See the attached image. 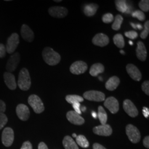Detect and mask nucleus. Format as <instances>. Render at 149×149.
Returning <instances> with one entry per match:
<instances>
[{
	"label": "nucleus",
	"mask_w": 149,
	"mask_h": 149,
	"mask_svg": "<svg viewBox=\"0 0 149 149\" xmlns=\"http://www.w3.org/2000/svg\"><path fill=\"white\" fill-rule=\"evenodd\" d=\"M42 56L44 61L50 66L56 65L61 60L60 54L50 47H46L43 49Z\"/></svg>",
	"instance_id": "nucleus-1"
},
{
	"label": "nucleus",
	"mask_w": 149,
	"mask_h": 149,
	"mask_svg": "<svg viewBox=\"0 0 149 149\" xmlns=\"http://www.w3.org/2000/svg\"><path fill=\"white\" fill-rule=\"evenodd\" d=\"M31 79L28 70L26 68L21 70L18 80V86L22 91H28L31 86Z\"/></svg>",
	"instance_id": "nucleus-2"
},
{
	"label": "nucleus",
	"mask_w": 149,
	"mask_h": 149,
	"mask_svg": "<svg viewBox=\"0 0 149 149\" xmlns=\"http://www.w3.org/2000/svg\"><path fill=\"white\" fill-rule=\"evenodd\" d=\"M28 102L31 106L34 112L37 114H40L44 111L45 107L43 102L40 97L36 95H32L28 97Z\"/></svg>",
	"instance_id": "nucleus-3"
},
{
	"label": "nucleus",
	"mask_w": 149,
	"mask_h": 149,
	"mask_svg": "<svg viewBox=\"0 0 149 149\" xmlns=\"http://www.w3.org/2000/svg\"><path fill=\"white\" fill-rule=\"evenodd\" d=\"M19 43V36L17 33H12L8 38L6 43V52L8 54H12L15 52Z\"/></svg>",
	"instance_id": "nucleus-4"
},
{
	"label": "nucleus",
	"mask_w": 149,
	"mask_h": 149,
	"mask_svg": "<svg viewBox=\"0 0 149 149\" xmlns=\"http://www.w3.org/2000/svg\"><path fill=\"white\" fill-rule=\"evenodd\" d=\"M126 134L130 141L133 143H137L141 139V135L138 129L132 124H128L126 127Z\"/></svg>",
	"instance_id": "nucleus-5"
},
{
	"label": "nucleus",
	"mask_w": 149,
	"mask_h": 149,
	"mask_svg": "<svg viewBox=\"0 0 149 149\" xmlns=\"http://www.w3.org/2000/svg\"><path fill=\"white\" fill-rule=\"evenodd\" d=\"M84 97L86 100L91 101L102 102L105 100V95L100 91L91 90L85 92L84 95Z\"/></svg>",
	"instance_id": "nucleus-6"
},
{
	"label": "nucleus",
	"mask_w": 149,
	"mask_h": 149,
	"mask_svg": "<svg viewBox=\"0 0 149 149\" xmlns=\"http://www.w3.org/2000/svg\"><path fill=\"white\" fill-rule=\"evenodd\" d=\"M14 141V132L10 127L4 129L2 133V142L6 147H10Z\"/></svg>",
	"instance_id": "nucleus-7"
},
{
	"label": "nucleus",
	"mask_w": 149,
	"mask_h": 149,
	"mask_svg": "<svg viewBox=\"0 0 149 149\" xmlns=\"http://www.w3.org/2000/svg\"><path fill=\"white\" fill-rule=\"evenodd\" d=\"M88 69V65L82 61H77L72 64L70 68V72L74 74H82Z\"/></svg>",
	"instance_id": "nucleus-8"
},
{
	"label": "nucleus",
	"mask_w": 149,
	"mask_h": 149,
	"mask_svg": "<svg viewBox=\"0 0 149 149\" xmlns=\"http://www.w3.org/2000/svg\"><path fill=\"white\" fill-rule=\"evenodd\" d=\"M19 61L20 55L18 53H15L11 55L6 66V69L7 72L11 73L12 72L14 71L17 69Z\"/></svg>",
	"instance_id": "nucleus-9"
},
{
	"label": "nucleus",
	"mask_w": 149,
	"mask_h": 149,
	"mask_svg": "<svg viewBox=\"0 0 149 149\" xmlns=\"http://www.w3.org/2000/svg\"><path fill=\"white\" fill-rule=\"evenodd\" d=\"M48 12L49 15L54 18H61L67 16L68 13V10L66 8L61 6H53L51 7Z\"/></svg>",
	"instance_id": "nucleus-10"
},
{
	"label": "nucleus",
	"mask_w": 149,
	"mask_h": 149,
	"mask_svg": "<svg viewBox=\"0 0 149 149\" xmlns=\"http://www.w3.org/2000/svg\"><path fill=\"white\" fill-rule=\"evenodd\" d=\"M16 114L19 119L26 121L30 117V111L28 107L24 104H19L16 107Z\"/></svg>",
	"instance_id": "nucleus-11"
},
{
	"label": "nucleus",
	"mask_w": 149,
	"mask_h": 149,
	"mask_svg": "<svg viewBox=\"0 0 149 149\" xmlns=\"http://www.w3.org/2000/svg\"><path fill=\"white\" fill-rule=\"evenodd\" d=\"M123 109L131 117L135 118L138 116L139 112L136 107L129 100H125L123 102Z\"/></svg>",
	"instance_id": "nucleus-12"
},
{
	"label": "nucleus",
	"mask_w": 149,
	"mask_h": 149,
	"mask_svg": "<svg viewBox=\"0 0 149 149\" xmlns=\"http://www.w3.org/2000/svg\"><path fill=\"white\" fill-rule=\"evenodd\" d=\"M104 105L112 114L117 113L119 109V102L114 97L107 98L104 103Z\"/></svg>",
	"instance_id": "nucleus-13"
},
{
	"label": "nucleus",
	"mask_w": 149,
	"mask_h": 149,
	"mask_svg": "<svg viewBox=\"0 0 149 149\" xmlns=\"http://www.w3.org/2000/svg\"><path fill=\"white\" fill-rule=\"evenodd\" d=\"M128 74L133 80L139 81L141 80L142 75L138 68L134 64H129L126 66Z\"/></svg>",
	"instance_id": "nucleus-14"
},
{
	"label": "nucleus",
	"mask_w": 149,
	"mask_h": 149,
	"mask_svg": "<svg viewBox=\"0 0 149 149\" xmlns=\"http://www.w3.org/2000/svg\"><path fill=\"white\" fill-rule=\"evenodd\" d=\"M93 133L98 135L108 136L112 134V129L109 124L101 125L95 127L93 129Z\"/></svg>",
	"instance_id": "nucleus-15"
},
{
	"label": "nucleus",
	"mask_w": 149,
	"mask_h": 149,
	"mask_svg": "<svg viewBox=\"0 0 149 149\" xmlns=\"http://www.w3.org/2000/svg\"><path fill=\"white\" fill-rule=\"evenodd\" d=\"M66 118L70 122L74 125H81L85 123V119L80 114L73 111L67 113Z\"/></svg>",
	"instance_id": "nucleus-16"
},
{
	"label": "nucleus",
	"mask_w": 149,
	"mask_h": 149,
	"mask_svg": "<svg viewBox=\"0 0 149 149\" xmlns=\"http://www.w3.org/2000/svg\"><path fill=\"white\" fill-rule=\"evenodd\" d=\"M109 42L108 37L103 33H98L92 39V43L96 46L103 47L107 45Z\"/></svg>",
	"instance_id": "nucleus-17"
},
{
	"label": "nucleus",
	"mask_w": 149,
	"mask_h": 149,
	"mask_svg": "<svg viewBox=\"0 0 149 149\" xmlns=\"http://www.w3.org/2000/svg\"><path fill=\"white\" fill-rule=\"evenodd\" d=\"M4 81L7 87L11 90H15L17 88L15 76L11 72H6L3 74Z\"/></svg>",
	"instance_id": "nucleus-18"
},
{
	"label": "nucleus",
	"mask_w": 149,
	"mask_h": 149,
	"mask_svg": "<svg viewBox=\"0 0 149 149\" xmlns=\"http://www.w3.org/2000/svg\"><path fill=\"white\" fill-rule=\"evenodd\" d=\"M21 33L23 39L28 42H32L34 38V34L33 31L26 24L22 25Z\"/></svg>",
	"instance_id": "nucleus-19"
},
{
	"label": "nucleus",
	"mask_w": 149,
	"mask_h": 149,
	"mask_svg": "<svg viewBox=\"0 0 149 149\" xmlns=\"http://www.w3.org/2000/svg\"><path fill=\"white\" fill-rule=\"evenodd\" d=\"M136 53L138 59L142 61H145L147 58V51L144 43L142 42L139 41L137 43Z\"/></svg>",
	"instance_id": "nucleus-20"
},
{
	"label": "nucleus",
	"mask_w": 149,
	"mask_h": 149,
	"mask_svg": "<svg viewBox=\"0 0 149 149\" xmlns=\"http://www.w3.org/2000/svg\"><path fill=\"white\" fill-rule=\"evenodd\" d=\"M119 84H120L119 78L117 76H114L110 77L109 80L107 81L106 83V88L108 90L113 91L116 90Z\"/></svg>",
	"instance_id": "nucleus-21"
},
{
	"label": "nucleus",
	"mask_w": 149,
	"mask_h": 149,
	"mask_svg": "<svg viewBox=\"0 0 149 149\" xmlns=\"http://www.w3.org/2000/svg\"><path fill=\"white\" fill-rule=\"evenodd\" d=\"M63 144L65 149H79L77 144L71 136L67 135L64 137Z\"/></svg>",
	"instance_id": "nucleus-22"
},
{
	"label": "nucleus",
	"mask_w": 149,
	"mask_h": 149,
	"mask_svg": "<svg viewBox=\"0 0 149 149\" xmlns=\"http://www.w3.org/2000/svg\"><path fill=\"white\" fill-rule=\"evenodd\" d=\"M98 5L95 3H90L85 6L84 8V12L86 16L91 17L96 14L98 9Z\"/></svg>",
	"instance_id": "nucleus-23"
},
{
	"label": "nucleus",
	"mask_w": 149,
	"mask_h": 149,
	"mask_svg": "<svg viewBox=\"0 0 149 149\" xmlns=\"http://www.w3.org/2000/svg\"><path fill=\"white\" fill-rule=\"evenodd\" d=\"M104 71V67L103 64L101 63H96L91 66L90 74L92 76H97L98 74L103 73Z\"/></svg>",
	"instance_id": "nucleus-24"
},
{
	"label": "nucleus",
	"mask_w": 149,
	"mask_h": 149,
	"mask_svg": "<svg viewBox=\"0 0 149 149\" xmlns=\"http://www.w3.org/2000/svg\"><path fill=\"white\" fill-rule=\"evenodd\" d=\"M97 116L98 117L99 120L101 123V125H104L106 124L108 117H107L106 112L104 110V109L103 108V107L101 106L98 107Z\"/></svg>",
	"instance_id": "nucleus-25"
},
{
	"label": "nucleus",
	"mask_w": 149,
	"mask_h": 149,
	"mask_svg": "<svg viewBox=\"0 0 149 149\" xmlns=\"http://www.w3.org/2000/svg\"><path fill=\"white\" fill-rule=\"evenodd\" d=\"M113 42L118 48L122 49L125 46V42L122 35L117 34L113 37Z\"/></svg>",
	"instance_id": "nucleus-26"
},
{
	"label": "nucleus",
	"mask_w": 149,
	"mask_h": 149,
	"mask_svg": "<svg viewBox=\"0 0 149 149\" xmlns=\"http://www.w3.org/2000/svg\"><path fill=\"white\" fill-rule=\"evenodd\" d=\"M115 4L118 11L121 12L122 13L126 12L128 8V5L126 1L117 0V1H115Z\"/></svg>",
	"instance_id": "nucleus-27"
},
{
	"label": "nucleus",
	"mask_w": 149,
	"mask_h": 149,
	"mask_svg": "<svg viewBox=\"0 0 149 149\" xmlns=\"http://www.w3.org/2000/svg\"><path fill=\"white\" fill-rule=\"evenodd\" d=\"M76 143L83 148H87L90 145L88 141L87 140L85 136L82 135L77 136V137L76 138Z\"/></svg>",
	"instance_id": "nucleus-28"
},
{
	"label": "nucleus",
	"mask_w": 149,
	"mask_h": 149,
	"mask_svg": "<svg viewBox=\"0 0 149 149\" xmlns=\"http://www.w3.org/2000/svg\"><path fill=\"white\" fill-rule=\"evenodd\" d=\"M66 101L70 104H74V103H80L84 101L83 97L78 95H68L65 98Z\"/></svg>",
	"instance_id": "nucleus-29"
},
{
	"label": "nucleus",
	"mask_w": 149,
	"mask_h": 149,
	"mask_svg": "<svg viewBox=\"0 0 149 149\" xmlns=\"http://www.w3.org/2000/svg\"><path fill=\"white\" fill-rule=\"evenodd\" d=\"M123 21V18L120 15H118L115 18V20L112 26V28L114 31H118L120 29Z\"/></svg>",
	"instance_id": "nucleus-30"
},
{
	"label": "nucleus",
	"mask_w": 149,
	"mask_h": 149,
	"mask_svg": "<svg viewBox=\"0 0 149 149\" xmlns=\"http://www.w3.org/2000/svg\"><path fill=\"white\" fill-rule=\"evenodd\" d=\"M139 6L140 8L144 12H149V0H141L139 2Z\"/></svg>",
	"instance_id": "nucleus-31"
},
{
	"label": "nucleus",
	"mask_w": 149,
	"mask_h": 149,
	"mask_svg": "<svg viewBox=\"0 0 149 149\" xmlns=\"http://www.w3.org/2000/svg\"><path fill=\"white\" fill-rule=\"evenodd\" d=\"M132 17L138 18L140 21H144L145 19V15L143 11L140 10H136L132 13Z\"/></svg>",
	"instance_id": "nucleus-32"
},
{
	"label": "nucleus",
	"mask_w": 149,
	"mask_h": 149,
	"mask_svg": "<svg viewBox=\"0 0 149 149\" xmlns=\"http://www.w3.org/2000/svg\"><path fill=\"white\" fill-rule=\"evenodd\" d=\"M149 33V21H147L144 24V29L140 34V37L145 39L148 36Z\"/></svg>",
	"instance_id": "nucleus-33"
},
{
	"label": "nucleus",
	"mask_w": 149,
	"mask_h": 149,
	"mask_svg": "<svg viewBox=\"0 0 149 149\" xmlns=\"http://www.w3.org/2000/svg\"><path fill=\"white\" fill-rule=\"evenodd\" d=\"M8 122V118L5 113H0V130Z\"/></svg>",
	"instance_id": "nucleus-34"
},
{
	"label": "nucleus",
	"mask_w": 149,
	"mask_h": 149,
	"mask_svg": "<svg viewBox=\"0 0 149 149\" xmlns=\"http://www.w3.org/2000/svg\"><path fill=\"white\" fill-rule=\"evenodd\" d=\"M102 21L105 23H110L114 20V17L111 13H106L102 16Z\"/></svg>",
	"instance_id": "nucleus-35"
},
{
	"label": "nucleus",
	"mask_w": 149,
	"mask_h": 149,
	"mask_svg": "<svg viewBox=\"0 0 149 149\" xmlns=\"http://www.w3.org/2000/svg\"><path fill=\"white\" fill-rule=\"evenodd\" d=\"M124 34L129 39H135L138 36V33L135 31H134L125 32Z\"/></svg>",
	"instance_id": "nucleus-36"
},
{
	"label": "nucleus",
	"mask_w": 149,
	"mask_h": 149,
	"mask_svg": "<svg viewBox=\"0 0 149 149\" xmlns=\"http://www.w3.org/2000/svg\"><path fill=\"white\" fill-rule=\"evenodd\" d=\"M141 89L148 96L149 95V81H145L141 85Z\"/></svg>",
	"instance_id": "nucleus-37"
},
{
	"label": "nucleus",
	"mask_w": 149,
	"mask_h": 149,
	"mask_svg": "<svg viewBox=\"0 0 149 149\" xmlns=\"http://www.w3.org/2000/svg\"><path fill=\"white\" fill-rule=\"evenodd\" d=\"M6 47L2 43H0V58H3L6 56Z\"/></svg>",
	"instance_id": "nucleus-38"
},
{
	"label": "nucleus",
	"mask_w": 149,
	"mask_h": 149,
	"mask_svg": "<svg viewBox=\"0 0 149 149\" xmlns=\"http://www.w3.org/2000/svg\"><path fill=\"white\" fill-rule=\"evenodd\" d=\"M72 107L74 109V112H76L80 115L82 114V112H81V110H80L81 105L80 103H74V104H72Z\"/></svg>",
	"instance_id": "nucleus-39"
},
{
	"label": "nucleus",
	"mask_w": 149,
	"mask_h": 149,
	"mask_svg": "<svg viewBox=\"0 0 149 149\" xmlns=\"http://www.w3.org/2000/svg\"><path fill=\"white\" fill-rule=\"evenodd\" d=\"M21 149H33L32 144L29 141H25L22 145Z\"/></svg>",
	"instance_id": "nucleus-40"
},
{
	"label": "nucleus",
	"mask_w": 149,
	"mask_h": 149,
	"mask_svg": "<svg viewBox=\"0 0 149 149\" xmlns=\"http://www.w3.org/2000/svg\"><path fill=\"white\" fill-rule=\"evenodd\" d=\"M6 106L5 103L1 100H0V113H3L5 112Z\"/></svg>",
	"instance_id": "nucleus-41"
},
{
	"label": "nucleus",
	"mask_w": 149,
	"mask_h": 149,
	"mask_svg": "<svg viewBox=\"0 0 149 149\" xmlns=\"http://www.w3.org/2000/svg\"><path fill=\"white\" fill-rule=\"evenodd\" d=\"M143 113L144 117L146 118H148L149 116V109L148 108L144 107L143 109Z\"/></svg>",
	"instance_id": "nucleus-42"
},
{
	"label": "nucleus",
	"mask_w": 149,
	"mask_h": 149,
	"mask_svg": "<svg viewBox=\"0 0 149 149\" xmlns=\"http://www.w3.org/2000/svg\"><path fill=\"white\" fill-rule=\"evenodd\" d=\"M143 144H144V146L148 149L149 148V136H147L144 138L143 140Z\"/></svg>",
	"instance_id": "nucleus-43"
},
{
	"label": "nucleus",
	"mask_w": 149,
	"mask_h": 149,
	"mask_svg": "<svg viewBox=\"0 0 149 149\" xmlns=\"http://www.w3.org/2000/svg\"><path fill=\"white\" fill-rule=\"evenodd\" d=\"M93 149H107L103 146L98 143H95L93 145Z\"/></svg>",
	"instance_id": "nucleus-44"
},
{
	"label": "nucleus",
	"mask_w": 149,
	"mask_h": 149,
	"mask_svg": "<svg viewBox=\"0 0 149 149\" xmlns=\"http://www.w3.org/2000/svg\"><path fill=\"white\" fill-rule=\"evenodd\" d=\"M38 149H49L46 144L43 142L40 143L38 145Z\"/></svg>",
	"instance_id": "nucleus-45"
},
{
	"label": "nucleus",
	"mask_w": 149,
	"mask_h": 149,
	"mask_svg": "<svg viewBox=\"0 0 149 149\" xmlns=\"http://www.w3.org/2000/svg\"><path fill=\"white\" fill-rule=\"evenodd\" d=\"M136 28H137V29L141 30L143 29V26L140 24H136Z\"/></svg>",
	"instance_id": "nucleus-46"
},
{
	"label": "nucleus",
	"mask_w": 149,
	"mask_h": 149,
	"mask_svg": "<svg viewBox=\"0 0 149 149\" xmlns=\"http://www.w3.org/2000/svg\"><path fill=\"white\" fill-rule=\"evenodd\" d=\"M92 116L93 117L95 118V119H96L97 117V113L95 112H92Z\"/></svg>",
	"instance_id": "nucleus-47"
},
{
	"label": "nucleus",
	"mask_w": 149,
	"mask_h": 149,
	"mask_svg": "<svg viewBox=\"0 0 149 149\" xmlns=\"http://www.w3.org/2000/svg\"><path fill=\"white\" fill-rule=\"evenodd\" d=\"M130 24H131L132 27H133L134 29H137V28H136V24L133 23H130Z\"/></svg>",
	"instance_id": "nucleus-48"
},
{
	"label": "nucleus",
	"mask_w": 149,
	"mask_h": 149,
	"mask_svg": "<svg viewBox=\"0 0 149 149\" xmlns=\"http://www.w3.org/2000/svg\"><path fill=\"white\" fill-rule=\"evenodd\" d=\"M86 109V108L85 107H81V108H80L81 112H85Z\"/></svg>",
	"instance_id": "nucleus-49"
},
{
	"label": "nucleus",
	"mask_w": 149,
	"mask_h": 149,
	"mask_svg": "<svg viewBox=\"0 0 149 149\" xmlns=\"http://www.w3.org/2000/svg\"><path fill=\"white\" fill-rule=\"evenodd\" d=\"M120 53L122 54L123 55H124V54H125V52L124 51V50H120Z\"/></svg>",
	"instance_id": "nucleus-50"
},
{
	"label": "nucleus",
	"mask_w": 149,
	"mask_h": 149,
	"mask_svg": "<svg viewBox=\"0 0 149 149\" xmlns=\"http://www.w3.org/2000/svg\"><path fill=\"white\" fill-rule=\"evenodd\" d=\"M129 44L130 45H133L134 44L133 42H132V41H129Z\"/></svg>",
	"instance_id": "nucleus-51"
},
{
	"label": "nucleus",
	"mask_w": 149,
	"mask_h": 149,
	"mask_svg": "<svg viewBox=\"0 0 149 149\" xmlns=\"http://www.w3.org/2000/svg\"><path fill=\"white\" fill-rule=\"evenodd\" d=\"M77 135H76V134H72V136H73V137H74V138H76V137H77Z\"/></svg>",
	"instance_id": "nucleus-52"
},
{
	"label": "nucleus",
	"mask_w": 149,
	"mask_h": 149,
	"mask_svg": "<svg viewBox=\"0 0 149 149\" xmlns=\"http://www.w3.org/2000/svg\"><path fill=\"white\" fill-rule=\"evenodd\" d=\"M54 1L56 2H61L62 1H61V0H55Z\"/></svg>",
	"instance_id": "nucleus-53"
},
{
	"label": "nucleus",
	"mask_w": 149,
	"mask_h": 149,
	"mask_svg": "<svg viewBox=\"0 0 149 149\" xmlns=\"http://www.w3.org/2000/svg\"><path fill=\"white\" fill-rule=\"evenodd\" d=\"M99 79H100V80H101V81H103V79H102L101 76H100V77H99Z\"/></svg>",
	"instance_id": "nucleus-54"
}]
</instances>
